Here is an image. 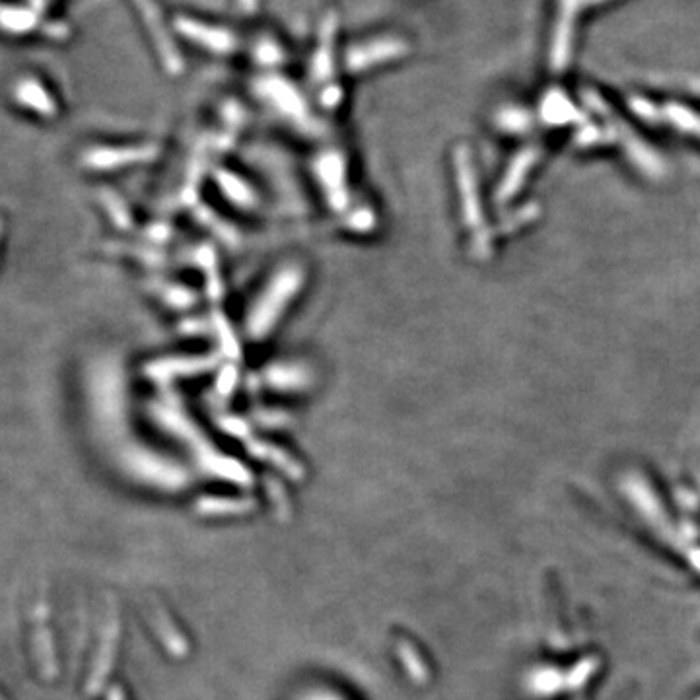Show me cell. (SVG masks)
Listing matches in <instances>:
<instances>
[{"instance_id": "277c9868", "label": "cell", "mask_w": 700, "mask_h": 700, "mask_svg": "<svg viewBox=\"0 0 700 700\" xmlns=\"http://www.w3.org/2000/svg\"><path fill=\"white\" fill-rule=\"evenodd\" d=\"M409 53V43L401 35H376L356 45H350L345 61L350 72H364L403 59Z\"/></svg>"}, {"instance_id": "9c48e42d", "label": "cell", "mask_w": 700, "mask_h": 700, "mask_svg": "<svg viewBox=\"0 0 700 700\" xmlns=\"http://www.w3.org/2000/svg\"><path fill=\"white\" fill-rule=\"evenodd\" d=\"M267 384L277 387L279 391L280 389H300L310 384V376L300 366H277L269 370Z\"/></svg>"}, {"instance_id": "ba28073f", "label": "cell", "mask_w": 700, "mask_h": 700, "mask_svg": "<svg viewBox=\"0 0 700 700\" xmlns=\"http://www.w3.org/2000/svg\"><path fill=\"white\" fill-rule=\"evenodd\" d=\"M261 94L267 96V100L275 105L279 111L294 119H304L306 117V107L298 92L292 90L290 84L282 80H263L261 84Z\"/></svg>"}, {"instance_id": "6da1fadb", "label": "cell", "mask_w": 700, "mask_h": 700, "mask_svg": "<svg viewBox=\"0 0 700 700\" xmlns=\"http://www.w3.org/2000/svg\"><path fill=\"white\" fill-rule=\"evenodd\" d=\"M304 282V273L296 267L282 269L275 279L269 282L261 298L251 308V314L247 317V333L251 339L259 341L269 335L273 325L277 323L284 308L292 302V298L298 294L300 286Z\"/></svg>"}, {"instance_id": "52a82bcc", "label": "cell", "mask_w": 700, "mask_h": 700, "mask_svg": "<svg viewBox=\"0 0 700 700\" xmlns=\"http://www.w3.org/2000/svg\"><path fill=\"white\" fill-rule=\"evenodd\" d=\"M135 4L139 6L140 14L144 18V24H146L148 32L154 37V41L158 45V51H160L164 63L168 65V69H181V55L175 49L174 41L168 34V28L164 24V18H162V12H160L158 4L154 0H135Z\"/></svg>"}, {"instance_id": "30bf717a", "label": "cell", "mask_w": 700, "mask_h": 700, "mask_svg": "<svg viewBox=\"0 0 700 700\" xmlns=\"http://www.w3.org/2000/svg\"><path fill=\"white\" fill-rule=\"evenodd\" d=\"M255 55H257V61L261 65H277L279 61H282V47L273 39H261L257 43Z\"/></svg>"}, {"instance_id": "5b68a950", "label": "cell", "mask_w": 700, "mask_h": 700, "mask_svg": "<svg viewBox=\"0 0 700 700\" xmlns=\"http://www.w3.org/2000/svg\"><path fill=\"white\" fill-rule=\"evenodd\" d=\"M175 30L191 43L207 49L214 55H232L240 49V37L228 28L201 22L191 16H181L175 20Z\"/></svg>"}, {"instance_id": "3957f363", "label": "cell", "mask_w": 700, "mask_h": 700, "mask_svg": "<svg viewBox=\"0 0 700 700\" xmlns=\"http://www.w3.org/2000/svg\"><path fill=\"white\" fill-rule=\"evenodd\" d=\"M339 28V18L335 14H327L319 26L317 35V47L312 59V78L317 84H323L321 102L327 107L339 104L341 90L337 86H331L335 78V37Z\"/></svg>"}, {"instance_id": "8fae6325", "label": "cell", "mask_w": 700, "mask_h": 700, "mask_svg": "<svg viewBox=\"0 0 700 700\" xmlns=\"http://www.w3.org/2000/svg\"><path fill=\"white\" fill-rule=\"evenodd\" d=\"M700 700V699H699Z\"/></svg>"}, {"instance_id": "7a4b0ae2", "label": "cell", "mask_w": 700, "mask_h": 700, "mask_svg": "<svg viewBox=\"0 0 700 700\" xmlns=\"http://www.w3.org/2000/svg\"><path fill=\"white\" fill-rule=\"evenodd\" d=\"M629 492L632 502L642 512L644 520L654 527L658 537L665 541L669 547H673L677 553L687 557L691 566L700 572V547H695L675 525L671 524L660 500L650 492L644 483H632Z\"/></svg>"}, {"instance_id": "8992f818", "label": "cell", "mask_w": 700, "mask_h": 700, "mask_svg": "<svg viewBox=\"0 0 700 700\" xmlns=\"http://www.w3.org/2000/svg\"><path fill=\"white\" fill-rule=\"evenodd\" d=\"M599 669V660L597 658H584L578 664L574 665L570 671L562 673L557 669H545L537 681H535V689L541 695H553L559 691H576L580 693L588 681L594 677Z\"/></svg>"}]
</instances>
